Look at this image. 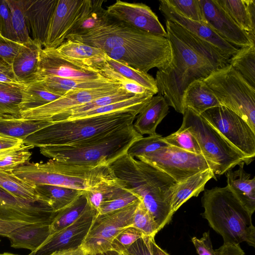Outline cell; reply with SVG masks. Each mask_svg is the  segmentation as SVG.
<instances>
[{"instance_id":"1","label":"cell","mask_w":255,"mask_h":255,"mask_svg":"<svg viewBox=\"0 0 255 255\" xmlns=\"http://www.w3.org/2000/svg\"><path fill=\"white\" fill-rule=\"evenodd\" d=\"M166 28L172 60L167 67L156 72L157 93L164 98L169 106L183 114V97L189 85L229 64L230 59L210 43L173 22L166 20Z\"/></svg>"},{"instance_id":"2","label":"cell","mask_w":255,"mask_h":255,"mask_svg":"<svg viewBox=\"0 0 255 255\" xmlns=\"http://www.w3.org/2000/svg\"><path fill=\"white\" fill-rule=\"evenodd\" d=\"M116 177L136 195L153 217L159 230L171 221V200L177 182L150 164L127 153L110 165Z\"/></svg>"},{"instance_id":"3","label":"cell","mask_w":255,"mask_h":255,"mask_svg":"<svg viewBox=\"0 0 255 255\" xmlns=\"http://www.w3.org/2000/svg\"><path fill=\"white\" fill-rule=\"evenodd\" d=\"M142 136L131 125L73 144L39 149L43 155L61 162L92 167L109 166Z\"/></svg>"},{"instance_id":"4","label":"cell","mask_w":255,"mask_h":255,"mask_svg":"<svg viewBox=\"0 0 255 255\" xmlns=\"http://www.w3.org/2000/svg\"><path fill=\"white\" fill-rule=\"evenodd\" d=\"M203 217L223 238L224 243L245 242L255 246L252 214L228 186L206 190L202 198Z\"/></svg>"},{"instance_id":"5","label":"cell","mask_w":255,"mask_h":255,"mask_svg":"<svg viewBox=\"0 0 255 255\" xmlns=\"http://www.w3.org/2000/svg\"><path fill=\"white\" fill-rule=\"evenodd\" d=\"M138 114L117 112L52 123L23 140L32 148L68 145L133 125Z\"/></svg>"},{"instance_id":"6","label":"cell","mask_w":255,"mask_h":255,"mask_svg":"<svg viewBox=\"0 0 255 255\" xmlns=\"http://www.w3.org/2000/svg\"><path fill=\"white\" fill-rule=\"evenodd\" d=\"M28 184L50 185L89 191L117 178L110 166L95 167L72 164L50 159L46 162H27L12 172Z\"/></svg>"},{"instance_id":"7","label":"cell","mask_w":255,"mask_h":255,"mask_svg":"<svg viewBox=\"0 0 255 255\" xmlns=\"http://www.w3.org/2000/svg\"><path fill=\"white\" fill-rule=\"evenodd\" d=\"M181 127L188 129L196 139L202 155L213 166L215 175H221L243 163L253 160L232 146L202 117L186 108Z\"/></svg>"},{"instance_id":"8","label":"cell","mask_w":255,"mask_h":255,"mask_svg":"<svg viewBox=\"0 0 255 255\" xmlns=\"http://www.w3.org/2000/svg\"><path fill=\"white\" fill-rule=\"evenodd\" d=\"M203 81L221 106L241 117L255 132V88L230 64L213 72Z\"/></svg>"},{"instance_id":"9","label":"cell","mask_w":255,"mask_h":255,"mask_svg":"<svg viewBox=\"0 0 255 255\" xmlns=\"http://www.w3.org/2000/svg\"><path fill=\"white\" fill-rule=\"evenodd\" d=\"M135 157L167 174L177 183L208 169L213 171L212 165L202 154L170 145Z\"/></svg>"},{"instance_id":"10","label":"cell","mask_w":255,"mask_h":255,"mask_svg":"<svg viewBox=\"0 0 255 255\" xmlns=\"http://www.w3.org/2000/svg\"><path fill=\"white\" fill-rule=\"evenodd\" d=\"M140 201L109 213H97L81 245L87 255L111 251L114 238L124 230L131 226L133 214Z\"/></svg>"},{"instance_id":"11","label":"cell","mask_w":255,"mask_h":255,"mask_svg":"<svg viewBox=\"0 0 255 255\" xmlns=\"http://www.w3.org/2000/svg\"><path fill=\"white\" fill-rule=\"evenodd\" d=\"M110 58L132 68L146 73L150 69L167 67L172 60L170 42L167 37L117 47L106 53Z\"/></svg>"},{"instance_id":"12","label":"cell","mask_w":255,"mask_h":255,"mask_svg":"<svg viewBox=\"0 0 255 255\" xmlns=\"http://www.w3.org/2000/svg\"><path fill=\"white\" fill-rule=\"evenodd\" d=\"M159 37L110 17L106 23L85 34L66 39L99 48L106 53L115 48L151 41Z\"/></svg>"},{"instance_id":"13","label":"cell","mask_w":255,"mask_h":255,"mask_svg":"<svg viewBox=\"0 0 255 255\" xmlns=\"http://www.w3.org/2000/svg\"><path fill=\"white\" fill-rule=\"evenodd\" d=\"M200 116L239 152L254 159L255 132L241 117L223 106L209 109Z\"/></svg>"},{"instance_id":"14","label":"cell","mask_w":255,"mask_h":255,"mask_svg":"<svg viewBox=\"0 0 255 255\" xmlns=\"http://www.w3.org/2000/svg\"><path fill=\"white\" fill-rule=\"evenodd\" d=\"M122 88L119 84L108 86L69 92L45 105L20 112V118L44 121L53 116L96 99L116 93Z\"/></svg>"},{"instance_id":"15","label":"cell","mask_w":255,"mask_h":255,"mask_svg":"<svg viewBox=\"0 0 255 255\" xmlns=\"http://www.w3.org/2000/svg\"><path fill=\"white\" fill-rule=\"evenodd\" d=\"M91 0H58L43 48L56 49L88 10Z\"/></svg>"},{"instance_id":"16","label":"cell","mask_w":255,"mask_h":255,"mask_svg":"<svg viewBox=\"0 0 255 255\" xmlns=\"http://www.w3.org/2000/svg\"><path fill=\"white\" fill-rule=\"evenodd\" d=\"M204 23L224 40L240 48L255 45V39L242 29L216 0H199Z\"/></svg>"},{"instance_id":"17","label":"cell","mask_w":255,"mask_h":255,"mask_svg":"<svg viewBox=\"0 0 255 255\" xmlns=\"http://www.w3.org/2000/svg\"><path fill=\"white\" fill-rule=\"evenodd\" d=\"M56 214L43 201L21 199L0 187V219L50 224Z\"/></svg>"},{"instance_id":"18","label":"cell","mask_w":255,"mask_h":255,"mask_svg":"<svg viewBox=\"0 0 255 255\" xmlns=\"http://www.w3.org/2000/svg\"><path fill=\"white\" fill-rule=\"evenodd\" d=\"M112 19L147 33L166 37L167 33L151 9L143 3L117 0L106 9Z\"/></svg>"},{"instance_id":"19","label":"cell","mask_w":255,"mask_h":255,"mask_svg":"<svg viewBox=\"0 0 255 255\" xmlns=\"http://www.w3.org/2000/svg\"><path fill=\"white\" fill-rule=\"evenodd\" d=\"M97 213L91 206L73 224L51 234L41 246L28 255H49L56 251L81 246Z\"/></svg>"},{"instance_id":"20","label":"cell","mask_w":255,"mask_h":255,"mask_svg":"<svg viewBox=\"0 0 255 255\" xmlns=\"http://www.w3.org/2000/svg\"><path fill=\"white\" fill-rule=\"evenodd\" d=\"M46 76L79 80H97L104 77L97 72L77 65L63 58L55 49L43 48L36 72L29 83Z\"/></svg>"},{"instance_id":"21","label":"cell","mask_w":255,"mask_h":255,"mask_svg":"<svg viewBox=\"0 0 255 255\" xmlns=\"http://www.w3.org/2000/svg\"><path fill=\"white\" fill-rule=\"evenodd\" d=\"M159 9L166 20L173 22L199 38L210 43L230 59L239 48L230 44L204 22L189 19L178 13L165 0L159 1Z\"/></svg>"},{"instance_id":"22","label":"cell","mask_w":255,"mask_h":255,"mask_svg":"<svg viewBox=\"0 0 255 255\" xmlns=\"http://www.w3.org/2000/svg\"><path fill=\"white\" fill-rule=\"evenodd\" d=\"M30 37L44 46L58 0H23Z\"/></svg>"},{"instance_id":"23","label":"cell","mask_w":255,"mask_h":255,"mask_svg":"<svg viewBox=\"0 0 255 255\" xmlns=\"http://www.w3.org/2000/svg\"><path fill=\"white\" fill-rule=\"evenodd\" d=\"M51 234L49 224L35 222L15 229L6 237L9 239L11 247L33 252L41 246Z\"/></svg>"},{"instance_id":"24","label":"cell","mask_w":255,"mask_h":255,"mask_svg":"<svg viewBox=\"0 0 255 255\" xmlns=\"http://www.w3.org/2000/svg\"><path fill=\"white\" fill-rule=\"evenodd\" d=\"M42 45L32 39L14 58L11 65L13 77L17 82L27 84L33 79L36 72Z\"/></svg>"},{"instance_id":"25","label":"cell","mask_w":255,"mask_h":255,"mask_svg":"<svg viewBox=\"0 0 255 255\" xmlns=\"http://www.w3.org/2000/svg\"><path fill=\"white\" fill-rule=\"evenodd\" d=\"M32 82H35L48 91L61 96L71 91L95 89L119 84L105 77L97 80H79L55 76L42 77Z\"/></svg>"},{"instance_id":"26","label":"cell","mask_w":255,"mask_h":255,"mask_svg":"<svg viewBox=\"0 0 255 255\" xmlns=\"http://www.w3.org/2000/svg\"><path fill=\"white\" fill-rule=\"evenodd\" d=\"M168 110L169 106L163 96H153L136 117L133 128L142 135L155 134L157 126L168 114Z\"/></svg>"},{"instance_id":"27","label":"cell","mask_w":255,"mask_h":255,"mask_svg":"<svg viewBox=\"0 0 255 255\" xmlns=\"http://www.w3.org/2000/svg\"><path fill=\"white\" fill-rule=\"evenodd\" d=\"M244 163L239 165L235 171L228 170L226 173L228 186L235 194L243 205L253 215L255 210V177L244 169Z\"/></svg>"},{"instance_id":"28","label":"cell","mask_w":255,"mask_h":255,"mask_svg":"<svg viewBox=\"0 0 255 255\" xmlns=\"http://www.w3.org/2000/svg\"><path fill=\"white\" fill-rule=\"evenodd\" d=\"M243 30L255 39V0H216Z\"/></svg>"},{"instance_id":"29","label":"cell","mask_w":255,"mask_h":255,"mask_svg":"<svg viewBox=\"0 0 255 255\" xmlns=\"http://www.w3.org/2000/svg\"><path fill=\"white\" fill-rule=\"evenodd\" d=\"M212 178L216 179L213 171L208 169L197 173L185 181L177 183L174 189L171 209L174 214L189 199L197 197L203 191L207 182Z\"/></svg>"},{"instance_id":"30","label":"cell","mask_w":255,"mask_h":255,"mask_svg":"<svg viewBox=\"0 0 255 255\" xmlns=\"http://www.w3.org/2000/svg\"><path fill=\"white\" fill-rule=\"evenodd\" d=\"M184 109L188 108L199 115L206 110L221 106L218 99L203 80L189 85L183 97Z\"/></svg>"},{"instance_id":"31","label":"cell","mask_w":255,"mask_h":255,"mask_svg":"<svg viewBox=\"0 0 255 255\" xmlns=\"http://www.w3.org/2000/svg\"><path fill=\"white\" fill-rule=\"evenodd\" d=\"M52 124L10 116H0V136L23 140L31 134Z\"/></svg>"},{"instance_id":"32","label":"cell","mask_w":255,"mask_h":255,"mask_svg":"<svg viewBox=\"0 0 255 255\" xmlns=\"http://www.w3.org/2000/svg\"><path fill=\"white\" fill-rule=\"evenodd\" d=\"M55 49L63 58L87 69L86 65L89 61L106 56L99 48L68 39Z\"/></svg>"},{"instance_id":"33","label":"cell","mask_w":255,"mask_h":255,"mask_svg":"<svg viewBox=\"0 0 255 255\" xmlns=\"http://www.w3.org/2000/svg\"><path fill=\"white\" fill-rule=\"evenodd\" d=\"M35 190L40 199L56 212L75 200L84 191L64 187L38 185Z\"/></svg>"},{"instance_id":"34","label":"cell","mask_w":255,"mask_h":255,"mask_svg":"<svg viewBox=\"0 0 255 255\" xmlns=\"http://www.w3.org/2000/svg\"><path fill=\"white\" fill-rule=\"evenodd\" d=\"M136 95L137 94L129 93L122 87L116 93L96 99L87 103L60 113L50 118L47 122L54 123L59 122L71 121L75 119L79 115L88 111L131 98Z\"/></svg>"},{"instance_id":"35","label":"cell","mask_w":255,"mask_h":255,"mask_svg":"<svg viewBox=\"0 0 255 255\" xmlns=\"http://www.w3.org/2000/svg\"><path fill=\"white\" fill-rule=\"evenodd\" d=\"M104 2V0H91L88 10L74 25L66 38L85 34L106 23L110 17L103 7Z\"/></svg>"},{"instance_id":"36","label":"cell","mask_w":255,"mask_h":255,"mask_svg":"<svg viewBox=\"0 0 255 255\" xmlns=\"http://www.w3.org/2000/svg\"><path fill=\"white\" fill-rule=\"evenodd\" d=\"M91 207L84 191L70 204L56 212L50 224L51 234L73 224Z\"/></svg>"},{"instance_id":"37","label":"cell","mask_w":255,"mask_h":255,"mask_svg":"<svg viewBox=\"0 0 255 255\" xmlns=\"http://www.w3.org/2000/svg\"><path fill=\"white\" fill-rule=\"evenodd\" d=\"M25 85L0 82V116L20 118L19 105Z\"/></svg>"},{"instance_id":"38","label":"cell","mask_w":255,"mask_h":255,"mask_svg":"<svg viewBox=\"0 0 255 255\" xmlns=\"http://www.w3.org/2000/svg\"><path fill=\"white\" fill-rule=\"evenodd\" d=\"M0 187L21 199L32 202L41 200L35 186L19 178L12 172L0 170Z\"/></svg>"},{"instance_id":"39","label":"cell","mask_w":255,"mask_h":255,"mask_svg":"<svg viewBox=\"0 0 255 255\" xmlns=\"http://www.w3.org/2000/svg\"><path fill=\"white\" fill-rule=\"evenodd\" d=\"M229 64L255 88V45L239 49L230 59Z\"/></svg>"},{"instance_id":"40","label":"cell","mask_w":255,"mask_h":255,"mask_svg":"<svg viewBox=\"0 0 255 255\" xmlns=\"http://www.w3.org/2000/svg\"><path fill=\"white\" fill-rule=\"evenodd\" d=\"M61 97L48 91L35 82L25 84L19 105L20 112L45 105Z\"/></svg>"},{"instance_id":"41","label":"cell","mask_w":255,"mask_h":255,"mask_svg":"<svg viewBox=\"0 0 255 255\" xmlns=\"http://www.w3.org/2000/svg\"><path fill=\"white\" fill-rule=\"evenodd\" d=\"M90 68L102 76L117 82L129 93L134 94H141L146 92L152 93L142 86L128 80L113 69L106 62L105 58L93 60L91 64Z\"/></svg>"},{"instance_id":"42","label":"cell","mask_w":255,"mask_h":255,"mask_svg":"<svg viewBox=\"0 0 255 255\" xmlns=\"http://www.w3.org/2000/svg\"><path fill=\"white\" fill-rule=\"evenodd\" d=\"M105 61L113 69L128 80L145 88L154 95L158 93L155 80L148 73L141 72L112 59L107 54L105 57Z\"/></svg>"},{"instance_id":"43","label":"cell","mask_w":255,"mask_h":255,"mask_svg":"<svg viewBox=\"0 0 255 255\" xmlns=\"http://www.w3.org/2000/svg\"><path fill=\"white\" fill-rule=\"evenodd\" d=\"M191 241L199 255H245L240 244L223 243L219 248L214 250L208 231L204 233L200 239L192 238Z\"/></svg>"},{"instance_id":"44","label":"cell","mask_w":255,"mask_h":255,"mask_svg":"<svg viewBox=\"0 0 255 255\" xmlns=\"http://www.w3.org/2000/svg\"><path fill=\"white\" fill-rule=\"evenodd\" d=\"M9 9L16 41L25 43L31 38L27 26L23 0H6Z\"/></svg>"},{"instance_id":"45","label":"cell","mask_w":255,"mask_h":255,"mask_svg":"<svg viewBox=\"0 0 255 255\" xmlns=\"http://www.w3.org/2000/svg\"><path fill=\"white\" fill-rule=\"evenodd\" d=\"M138 200L140 199L138 197L128 191L121 181V184L112 194L101 203L97 211V214H103L119 210Z\"/></svg>"},{"instance_id":"46","label":"cell","mask_w":255,"mask_h":255,"mask_svg":"<svg viewBox=\"0 0 255 255\" xmlns=\"http://www.w3.org/2000/svg\"><path fill=\"white\" fill-rule=\"evenodd\" d=\"M132 227L141 232L145 236L155 237L159 231L151 214L140 201L134 212Z\"/></svg>"},{"instance_id":"47","label":"cell","mask_w":255,"mask_h":255,"mask_svg":"<svg viewBox=\"0 0 255 255\" xmlns=\"http://www.w3.org/2000/svg\"><path fill=\"white\" fill-rule=\"evenodd\" d=\"M168 145L169 144L164 140L163 137L156 133L137 139L130 145L127 153L135 158Z\"/></svg>"},{"instance_id":"48","label":"cell","mask_w":255,"mask_h":255,"mask_svg":"<svg viewBox=\"0 0 255 255\" xmlns=\"http://www.w3.org/2000/svg\"><path fill=\"white\" fill-rule=\"evenodd\" d=\"M169 145L176 146L190 152L202 154L198 142L187 128L180 127L176 132L163 137Z\"/></svg>"},{"instance_id":"49","label":"cell","mask_w":255,"mask_h":255,"mask_svg":"<svg viewBox=\"0 0 255 255\" xmlns=\"http://www.w3.org/2000/svg\"><path fill=\"white\" fill-rule=\"evenodd\" d=\"M178 13L198 22H204L199 0H165Z\"/></svg>"},{"instance_id":"50","label":"cell","mask_w":255,"mask_h":255,"mask_svg":"<svg viewBox=\"0 0 255 255\" xmlns=\"http://www.w3.org/2000/svg\"><path fill=\"white\" fill-rule=\"evenodd\" d=\"M31 148L26 145L5 155L0 159V170L12 172L19 166L28 162L32 154L29 151Z\"/></svg>"},{"instance_id":"51","label":"cell","mask_w":255,"mask_h":255,"mask_svg":"<svg viewBox=\"0 0 255 255\" xmlns=\"http://www.w3.org/2000/svg\"><path fill=\"white\" fill-rule=\"evenodd\" d=\"M144 236L141 232L135 228H127L114 238L111 244V251L122 253Z\"/></svg>"},{"instance_id":"52","label":"cell","mask_w":255,"mask_h":255,"mask_svg":"<svg viewBox=\"0 0 255 255\" xmlns=\"http://www.w3.org/2000/svg\"><path fill=\"white\" fill-rule=\"evenodd\" d=\"M24 45L7 39L0 33V60L11 67L14 58Z\"/></svg>"},{"instance_id":"53","label":"cell","mask_w":255,"mask_h":255,"mask_svg":"<svg viewBox=\"0 0 255 255\" xmlns=\"http://www.w3.org/2000/svg\"><path fill=\"white\" fill-rule=\"evenodd\" d=\"M0 33L7 39L16 41L6 0H0Z\"/></svg>"},{"instance_id":"54","label":"cell","mask_w":255,"mask_h":255,"mask_svg":"<svg viewBox=\"0 0 255 255\" xmlns=\"http://www.w3.org/2000/svg\"><path fill=\"white\" fill-rule=\"evenodd\" d=\"M150 237L143 236L122 253L124 255H152L149 242Z\"/></svg>"},{"instance_id":"55","label":"cell","mask_w":255,"mask_h":255,"mask_svg":"<svg viewBox=\"0 0 255 255\" xmlns=\"http://www.w3.org/2000/svg\"><path fill=\"white\" fill-rule=\"evenodd\" d=\"M30 223L0 219V236L7 237L15 229Z\"/></svg>"},{"instance_id":"56","label":"cell","mask_w":255,"mask_h":255,"mask_svg":"<svg viewBox=\"0 0 255 255\" xmlns=\"http://www.w3.org/2000/svg\"><path fill=\"white\" fill-rule=\"evenodd\" d=\"M25 145L22 140L0 136V152L21 147Z\"/></svg>"},{"instance_id":"57","label":"cell","mask_w":255,"mask_h":255,"mask_svg":"<svg viewBox=\"0 0 255 255\" xmlns=\"http://www.w3.org/2000/svg\"><path fill=\"white\" fill-rule=\"evenodd\" d=\"M49 255H87L81 246L76 248L56 251Z\"/></svg>"},{"instance_id":"58","label":"cell","mask_w":255,"mask_h":255,"mask_svg":"<svg viewBox=\"0 0 255 255\" xmlns=\"http://www.w3.org/2000/svg\"><path fill=\"white\" fill-rule=\"evenodd\" d=\"M149 242L152 255H169L156 244L154 237H150Z\"/></svg>"},{"instance_id":"59","label":"cell","mask_w":255,"mask_h":255,"mask_svg":"<svg viewBox=\"0 0 255 255\" xmlns=\"http://www.w3.org/2000/svg\"><path fill=\"white\" fill-rule=\"evenodd\" d=\"M0 82L9 83H19L12 76L1 71H0Z\"/></svg>"},{"instance_id":"60","label":"cell","mask_w":255,"mask_h":255,"mask_svg":"<svg viewBox=\"0 0 255 255\" xmlns=\"http://www.w3.org/2000/svg\"><path fill=\"white\" fill-rule=\"evenodd\" d=\"M103 255H115L113 251H109L102 254Z\"/></svg>"},{"instance_id":"61","label":"cell","mask_w":255,"mask_h":255,"mask_svg":"<svg viewBox=\"0 0 255 255\" xmlns=\"http://www.w3.org/2000/svg\"><path fill=\"white\" fill-rule=\"evenodd\" d=\"M0 255H18L13 254L9 253H3L2 254H0Z\"/></svg>"},{"instance_id":"62","label":"cell","mask_w":255,"mask_h":255,"mask_svg":"<svg viewBox=\"0 0 255 255\" xmlns=\"http://www.w3.org/2000/svg\"><path fill=\"white\" fill-rule=\"evenodd\" d=\"M114 254H115V255H124L123 254H122V253H117V252H115V251H114Z\"/></svg>"},{"instance_id":"63","label":"cell","mask_w":255,"mask_h":255,"mask_svg":"<svg viewBox=\"0 0 255 255\" xmlns=\"http://www.w3.org/2000/svg\"><path fill=\"white\" fill-rule=\"evenodd\" d=\"M103 255L102 253H99L95 255Z\"/></svg>"},{"instance_id":"64","label":"cell","mask_w":255,"mask_h":255,"mask_svg":"<svg viewBox=\"0 0 255 255\" xmlns=\"http://www.w3.org/2000/svg\"></svg>"}]
</instances>
